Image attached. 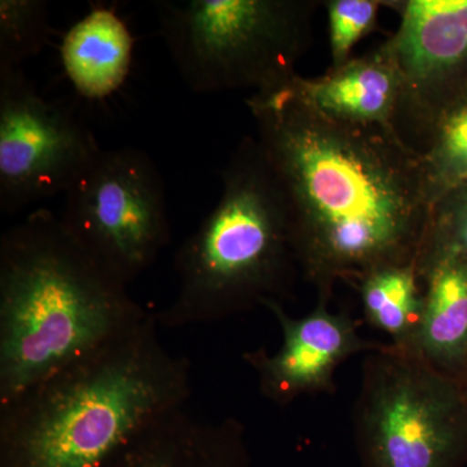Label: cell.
Returning <instances> with one entry per match:
<instances>
[{
  "instance_id": "20",
  "label": "cell",
  "mask_w": 467,
  "mask_h": 467,
  "mask_svg": "<svg viewBox=\"0 0 467 467\" xmlns=\"http://www.w3.org/2000/svg\"><path fill=\"white\" fill-rule=\"evenodd\" d=\"M461 384H462L463 389H465L466 395H467V368L465 373H463L462 378H461L460 380Z\"/></svg>"
},
{
  "instance_id": "9",
  "label": "cell",
  "mask_w": 467,
  "mask_h": 467,
  "mask_svg": "<svg viewBox=\"0 0 467 467\" xmlns=\"http://www.w3.org/2000/svg\"><path fill=\"white\" fill-rule=\"evenodd\" d=\"M402 75L396 130L420 152L448 107L467 95V0H408L387 39Z\"/></svg>"
},
{
  "instance_id": "7",
  "label": "cell",
  "mask_w": 467,
  "mask_h": 467,
  "mask_svg": "<svg viewBox=\"0 0 467 467\" xmlns=\"http://www.w3.org/2000/svg\"><path fill=\"white\" fill-rule=\"evenodd\" d=\"M64 196V225L92 259L128 285L167 247L164 180L142 150H101Z\"/></svg>"
},
{
  "instance_id": "8",
  "label": "cell",
  "mask_w": 467,
  "mask_h": 467,
  "mask_svg": "<svg viewBox=\"0 0 467 467\" xmlns=\"http://www.w3.org/2000/svg\"><path fill=\"white\" fill-rule=\"evenodd\" d=\"M101 150L69 107L42 97L23 67H0V211L66 195Z\"/></svg>"
},
{
  "instance_id": "1",
  "label": "cell",
  "mask_w": 467,
  "mask_h": 467,
  "mask_svg": "<svg viewBox=\"0 0 467 467\" xmlns=\"http://www.w3.org/2000/svg\"><path fill=\"white\" fill-rule=\"evenodd\" d=\"M292 79L245 103L284 193L300 275L330 303L339 282L417 265L432 202L422 155L398 131L326 115Z\"/></svg>"
},
{
  "instance_id": "10",
  "label": "cell",
  "mask_w": 467,
  "mask_h": 467,
  "mask_svg": "<svg viewBox=\"0 0 467 467\" xmlns=\"http://www.w3.org/2000/svg\"><path fill=\"white\" fill-rule=\"evenodd\" d=\"M328 303L318 301L304 317H292L284 303L265 301L282 331V346L275 353L266 349L243 355L254 371L260 391L276 405H288L301 396L335 391V371L358 353H370L386 343L368 342L347 315L330 312Z\"/></svg>"
},
{
  "instance_id": "14",
  "label": "cell",
  "mask_w": 467,
  "mask_h": 467,
  "mask_svg": "<svg viewBox=\"0 0 467 467\" xmlns=\"http://www.w3.org/2000/svg\"><path fill=\"white\" fill-rule=\"evenodd\" d=\"M420 279L425 308L411 350L461 380L467 368V260L441 261Z\"/></svg>"
},
{
  "instance_id": "13",
  "label": "cell",
  "mask_w": 467,
  "mask_h": 467,
  "mask_svg": "<svg viewBox=\"0 0 467 467\" xmlns=\"http://www.w3.org/2000/svg\"><path fill=\"white\" fill-rule=\"evenodd\" d=\"M134 38L124 18L109 5H92L70 26L60 46L61 64L81 97L104 99L125 84Z\"/></svg>"
},
{
  "instance_id": "11",
  "label": "cell",
  "mask_w": 467,
  "mask_h": 467,
  "mask_svg": "<svg viewBox=\"0 0 467 467\" xmlns=\"http://www.w3.org/2000/svg\"><path fill=\"white\" fill-rule=\"evenodd\" d=\"M245 427L233 417L207 420L178 409L160 418L103 467H250Z\"/></svg>"
},
{
  "instance_id": "15",
  "label": "cell",
  "mask_w": 467,
  "mask_h": 467,
  "mask_svg": "<svg viewBox=\"0 0 467 467\" xmlns=\"http://www.w3.org/2000/svg\"><path fill=\"white\" fill-rule=\"evenodd\" d=\"M356 287L368 324L389 335L393 346L411 349L425 308V287L417 265L377 270Z\"/></svg>"
},
{
  "instance_id": "12",
  "label": "cell",
  "mask_w": 467,
  "mask_h": 467,
  "mask_svg": "<svg viewBox=\"0 0 467 467\" xmlns=\"http://www.w3.org/2000/svg\"><path fill=\"white\" fill-rule=\"evenodd\" d=\"M292 84L326 115L349 124L396 130L404 82L387 41L364 57L331 67L324 76L306 78L296 75Z\"/></svg>"
},
{
  "instance_id": "16",
  "label": "cell",
  "mask_w": 467,
  "mask_h": 467,
  "mask_svg": "<svg viewBox=\"0 0 467 467\" xmlns=\"http://www.w3.org/2000/svg\"><path fill=\"white\" fill-rule=\"evenodd\" d=\"M420 155L432 205L467 184V95L436 119Z\"/></svg>"
},
{
  "instance_id": "6",
  "label": "cell",
  "mask_w": 467,
  "mask_h": 467,
  "mask_svg": "<svg viewBox=\"0 0 467 467\" xmlns=\"http://www.w3.org/2000/svg\"><path fill=\"white\" fill-rule=\"evenodd\" d=\"M362 467H465L467 395L414 350L368 353L353 409Z\"/></svg>"
},
{
  "instance_id": "17",
  "label": "cell",
  "mask_w": 467,
  "mask_h": 467,
  "mask_svg": "<svg viewBox=\"0 0 467 467\" xmlns=\"http://www.w3.org/2000/svg\"><path fill=\"white\" fill-rule=\"evenodd\" d=\"M47 3L43 0L0 2V67H23L50 39Z\"/></svg>"
},
{
  "instance_id": "2",
  "label": "cell",
  "mask_w": 467,
  "mask_h": 467,
  "mask_svg": "<svg viewBox=\"0 0 467 467\" xmlns=\"http://www.w3.org/2000/svg\"><path fill=\"white\" fill-rule=\"evenodd\" d=\"M156 313L0 407V467H103L186 407L192 364L161 343Z\"/></svg>"
},
{
  "instance_id": "4",
  "label": "cell",
  "mask_w": 467,
  "mask_h": 467,
  "mask_svg": "<svg viewBox=\"0 0 467 467\" xmlns=\"http://www.w3.org/2000/svg\"><path fill=\"white\" fill-rule=\"evenodd\" d=\"M220 174V201L175 254L178 291L156 313L169 330L282 303L300 275L284 193L256 137L243 138Z\"/></svg>"
},
{
  "instance_id": "5",
  "label": "cell",
  "mask_w": 467,
  "mask_h": 467,
  "mask_svg": "<svg viewBox=\"0 0 467 467\" xmlns=\"http://www.w3.org/2000/svg\"><path fill=\"white\" fill-rule=\"evenodd\" d=\"M317 0H162L160 34L198 94L284 85L312 45Z\"/></svg>"
},
{
  "instance_id": "19",
  "label": "cell",
  "mask_w": 467,
  "mask_h": 467,
  "mask_svg": "<svg viewBox=\"0 0 467 467\" xmlns=\"http://www.w3.org/2000/svg\"><path fill=\"white\" fill-rule=\"evenodd\" d=\"M330 24V47L333 64L342 67L350 58L353 46L377 26L378 0H330L325 2Z\"/></svg>"
},
{
  "instance_id": "18",
  "label": "cell",
  "mask_w": 467,
  "mask_h": 467,
  "mask_svg": "<svg viewBox=\"0 0 467 467\" xmlns=\"http://www.w3.org/2000/svg\"><path fill=\"white\" fill-rule=\"evenodd\" d=\"M450 259L467 260V184L432 205L417 263L420 278L435 264Z\"/></svg>"
},
{
  "instance_id": "3",
  "label": "cell",
  "mask_w": 467,
  "mask_h": 467,
  "mask_svg": "<svg viewBox=\"0 0 467 467\" xmlns=\"http://www.w3.org/2000/svg\"><path fill=\"white\" fill-rule=\"evenodd\" d=\"M150 312L39 208L0 239V407Z\"/></svg>"
}]
</instances>
